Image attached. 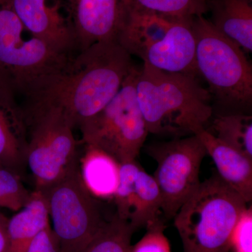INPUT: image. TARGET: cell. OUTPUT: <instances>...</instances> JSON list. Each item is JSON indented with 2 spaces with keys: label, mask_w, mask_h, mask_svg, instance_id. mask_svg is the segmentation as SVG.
I'll return each instance as SVG.
<instances>
[{
  "label": "cell",
  "mask_w": 252,
  "mask_h": 252,
  "mask_svg": "<svg viewBox=\"0 0 252 252\" xmlns=\"http://www.w3.org/2000/svg\"><path fill=\"white\" fill-rule=\"evenodd\" d=\"M136 94L149 133L175 138L196 135L212 117L211 94L190 76L144 63Z\"/></svg>",
  "instance_id": "2"
},
{
  "label": "cell",
  "mask_w": 252,
  "mask_h": 252,
  "mask_svg": "<svg viewBox=\"0 0 252 252\" xmlns=\"http://www.w3.org/2000/svg\"><path fill=\"white\" fill-rule=\"evenodd\" d=\"M193 18L175 20L165 35L147 48L141 59L160 70L196 78Z\"/></svg>",
  "instance_id": "13"
},
{
  "label": "cell",
  "mask_w": 252,
  "mask_h": 252,
  "mask_svg": "<svg viewBox=\"0 0 252 252\" xmlns=\"http://www.w3.org/2000/svg\"><path fill=\"white\" fill-rule=\"evenodd\" d=\"M22 112L29 134L26 162L35 190L44 191L79 165L74 128L58 108L26 107Z\"/></svg>",
  "instance_id": "6"
},
{
  "label": "cell",
  "mask_w": 252,
  "mask_h": 252,
  "mask_svg": "<svg viewBox=\"0 0 252 252\" xmlns=\"http://www.w3.org/2000/svg\"><path fill=\"white\" fill-rule=\"evenodd\" d=\"M134 7L164 17L188 19L208 12L207 0H132Z\"/></svg>",
  "instance_id": "21"
},
{
  "label": "cell",
  "mask_w": 252,
  "mask_h": 252,
  "mask_svg": "<svg viewBox=\"0 0 252 252\" xmlns=\"http://www.w3.org/2000/svg\"><path fill=\"white\" fill-rule=\"evenodd\" d=\"M9 219L0 212V252H9Z\"/></svg>",
  "instance_id": "26"
},
{
  "label": "cell",
  "mask_w": 252,
  "mask_h": 252,
  "mask_svg": "<svg viewBox=\"0 0 252 252\" xmlns=\"http://www.w3.org/2000/svg\"><path fill=\"white\" fill-rule=\"evenodd\" d=\"M230 252H235V250H233V249L231 248V250H230Z\"/></svg>",
  "instance_id": "27"
},
{
  "label": "cell",
  "mask_w": 252,
  "mask_h": 252,
  "mask_svg": "<svg viewBox=\"0 0 252 252\" xmlns=\"http://www.w3.org/2000/svg\"><path fill=\"white\" fill-rule=\"evenodd\" d=\"M74 56V55H72ZM72 56L61 54L25 28L9 0H0V97L18 105L61 72Z\"/></svg>",
  "instance_id": "3"
},
{
  "label": "cell",
  "mask_w": 252,
  "mask_h": 252,
  "mask_svg": "<svg viewBox=\"0 0 252 252\" xmlns=\"http://www.w3.org/2000/svg\"><path fill=\"white\" fill-rule=\"evenodd\" d=\"M210 21L245 53L252 51V0H207Z\"/></svg>",
  "instance_id": "15"
},
{
  "label": "cell",
  "mask_w": 252,
  "mask_h": 252,
  "mask_svg": "<svg viewBox=\"0 0 252 252\" xmlns=\"http://www.w3.org/2000/svg\"><path fill=\"white\" fill-rule=\"evenodd\" d=\"M146 152L157 162L154 178L161 197L162 214L173 220L200 186V170L206 149L198 136L149 144Z\"/></svg>",
  "instance_id": "9"
},
{
  "label": "cell",
  "mask_w": 252,
  "mask_h": 252,
  "mask_svg": "<svg viewBox=\"0 0 252 252\" xmlns=\"http://www.w3.org/2000/svg\"><path fill=\"white\" fill-rule=\"evenodd\" d=\"M117 215L135 230L160 218L161 197L157 182L135 160L120 164L114 196Z\"/></svg>",
  "instance_id": "12"
},
{
  "label": "cell",
  "mask_w": 252,
  "mask_h": 252,
  "mask_svg": "<svg viewBox=\"0 0 252 252\" xmlns=\"http://www.w3.org/2000/svg\"><path fill=\"white\" fill-rule=\"evenodd\" d=\"M215 162L220 179L247 203L252 200V159L232 148L204 128L196 135Z\"/></svg>",
  "instance_id": "14"
},
{
  "label": "cell",
  "mask_w": 252,
  "mask_h": 252,
  "mask_svg": "<svg viewBox=\"0 0 252 252\" xmlns=\"http://www.w3.org/2000/svg\"><path fill=\"white\" fill-rule=\"evenodd\" d=\"M42 192L61 252H81L107 220L84 185L79 165Z\"/></svg>",
  "instance_id": "8"
},
{
  "label": "cell",
  "mask_w": 252,
  "mask_h": 252,
  "mask_svg": "<svg viewBox=\"0 0 252 252\" xmlns=\"http://www.w3.org/2000/svg\"><path fill=\"white\" fill-rule=\"evenodd\" d=\"M26 252H61L59 241L50 223L36 235Z\"/></svg>",
  "instance_id": "25"
},
{
  "label": "cell",
  "mask_w": 252,
  "mask_h": 252,
  "mask_svg": "<svg viewBox=\"0 0 252 252\" xmlns=\"http://www.w3.org/2000/svg\"><path fill=\"white\" fill-rule=\"evenodd\" d=\"M135 67L117 41L95 43L72 56L27 99L26 107L59 109L73 128H79L111 102Z\"/></svg>",
  "instance_id": "1"
},
{
  "label": "cell",
  "mask_w": 252,
  "mask_h": 252,
  "mask_svg": "<svg viewBox=\"0 0 252 252\" xmlns=\"http://www.w3.org/2000/svg\"><path fill=\"white\" fill-rule=\"evenodd\" d=\"M32 193L23 185L19 174L0 167V208L20 211L31 200Z\"/></svg>",
  "instance_id": "22"
},
{
  "label": "cell",
  "mask_w": 252,
  "mask_h": 252,
  "mask_svg": "<svg viewBox=\"0 0 252 252\" xmlns=\"http://www.w3.org/2000/svg\"><path fill=\"white\" fill-rule=\"evenodd\" d=\"M79 51L117 41L133 9L132 0H67Z\"/></svg>",
  "instance_id": "10"
},
{
  "label": "cell",
  "mask_w": 252,
  "mask_h": 252,
  "mask_svg": "<svg viewBox=\"0 0 252 252\" xmlns=\"http://www.w3.org/2000/svg\"><path fill=\"white\" fill-rule=\"evenodd\" d=\"M144 236L131 247L130 252H171L170 242L165 235V225L158 219L147 225Z\"/></svg>",
  "instance_id": "23"
},
{
  "label": "cell",
  "mask_w": 252,
  "mask_h": 252,
  "mask_svg": "<svg viewBox=\"0 0 252 252\" xmlns=\"http://www.w3.org/2000/svg\"><path fill=\"white\" fill-rule=\"evenodd\" d=\"M138 73L134 67L111 102L79 127L86 146L105 152L119 164L135 160L149 134L136 94Z\"/></svg>",
  "instance_id": "7"
},
{
  "label": "cell",
  "mask_w": 252,
  "mask_h": 252,
  "mask_svg": "<svg viewBox=\"0 0 252 252\" xmlns=\"http://www.w3.org/2000/svg\"><path fill=\"white\" fill-rule=\"evenodd\" d=\"M212 133L227 145L252 159V117L243 113L218 116Z\"/></svg>",
  "instance_id": "19"
},
{
  "label": "cell",
  "mask_w": 252,
  "mask_h": 252,
  "mask_svg": "<svg viewBox=\"0 0 252 252\" xmlns=\"http://www.w3.org/2000/svg\"><path fill=\"white\" fill-rule=\"evenodd\" d=\"M23 26L61 54L72 56L77 36L67 0H9Z\"/></svg>",
  "instance_id": "11"
},
{
  "label": "cell",
  "mask_w": 252,
  "mask_h": 252,
  "mask_svg": "<svg viewBox=\"0 0 252 252\" xmlns=\"http://www.w3.org/2000/svg\"><path fill=\"white\" fill-rule=\"evenodd\" d=\"M120 164L105 152L86 146L81 160V178L94 198H114L119 182Z\"/></svg>",
  "instance_id": "18"
},
{
  "label": "cell",
  "mask_w": 252,
  "mask_h": 252,
  "mask_svg": "<svg viewBox=\"0 0 252 252\" xmlns=\"http://www.w3.org/2000/svg\"><path fill=\"white\" fill-rule=\"evenodd\" d=\"M50 223L45 195L34 190L27 205L9 220V252H26L36 235Z\"/></svg>",
  "instance_id": "17"
},
{
  "label": "cell",
  "mask_w": 252,
  "mask_h": 252,
  "mask_svg": "<svg viewBox=\"0 0 252 252\" xmlns=\"http://www.w3.org/2000/svg\"><path fill=\"white\" fill-rule=\"evenodd\" d=\"M248 203L218 175L201 182L174 217L184 252H230Z\"/></svg>",
  "instance_id": "4"
},
{
  "label": "cell",
  "mask_w": 252,
  "mask_h": 252,
  "mask_svg": "<svg viewBox=\"0 0 252 252\" xmlns=\"http://www.w3.org/2000/svg\"><path fill=\"white\" fill-rule=\"evenodd\" d=\"M135 231L128 222L116 214L81 252H130L131 240Z\"/></svg>",
  "instance_id": "20"
},
{
  "label": "cell",
  "mask_w": 252,
  "mask_h": 252,
  "mask_svg": "<svg viewBox=\"0 0 252 252\" xmlns=\"http://www.w3.org/2000/svg\"><path fill=\"white\" fill-rule=\"evenodd\" d=\"M196 67L221 107L243 111L252 104V67L243 49L222 35L204 16L193 19Z\"/></svg>",
  "instance_id": "5"
},
{
  "label": "cell",
  "mask_w": 252,
  "mask_h": 252,
  "mask_svg": "<svg viewBox=\"0 0 252 252\" xmlns=\"http://www.w3.org/2000/svg\"><path fill=\"white\" fill-rule=\"evenodd\" d=\"M26 145L22 109L0 97V167L19 174L26 162Z\"/></svg>",
  "instance_id": "16"
},
{
  "label": "cell",
  "mask_w": 252,
  "mask_h": 252,
  "mask_svg": "<svg viewBox=\"0 0 252 252\" xmlns=\"http://www.w3.org/2000/svg\"><path fill=\"white\" fill-rule=\"evenodd\" d=\"M231 248L237 252H252V209L240 217L231 238Z\"/></svg>",
  "instance_id": "24"
}]
</instances>
